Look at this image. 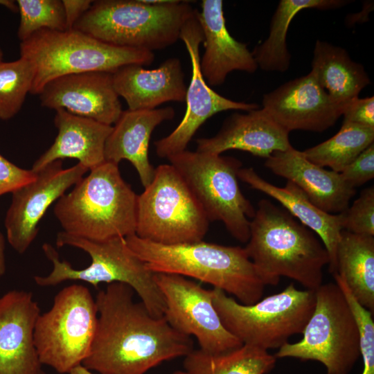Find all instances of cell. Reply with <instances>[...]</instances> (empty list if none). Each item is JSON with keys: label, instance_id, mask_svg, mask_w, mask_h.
<instances>
[{"label": "cell", "instance_id": "35", "mask_svg": "<svg viewBox=\"0 0 374 374\" xmlns=\"http://www.w3.org/2000/svg\"><path fill=\"white\" fill-rule=\"evenodd\" d=\"M339 173L345 182L353 188L373 179L374 143L363 151Z\"/></svg>", "mask_w": 374, "mask_h": 374}, {"label": "cell", "instance_id": "1", "mask_svg": "<svg viewBox=\"0 0 374 374\" xmlns=\"http://www.w3.org/2000/svg\"><path fill=\"white\" fill-rule=\"evenodd\" d=\"M134 291L108 284L95 299L98 319L90 352L82 365L100 374H144L164 361L186 357L191 337L175 330L164 317L150 314Z\"/></svg>", "mask_w": 374, "mask_h": 374}, {"label": "cell", "instance_id": "26", "mask_svg": "<svg viewBox=\"0 0 374 374\" xmlns=\"http://www.w3.org/2000/svg\"><path fill=\"white\" fill-rule=\"evenodd\" d=\"M311 67L320 86L344 108L371 83L363 65L345 48L326 41H316Z\"/></svg>", "mask_w": 374, "mask_h": 374}, {"label": "cell", "instance_id": "18", "mask_svg": "<svg viewBox=\"0 0 374 374\" xmlns=\"http://www.w3.org/2000/svg\"><path fill=\"white\" fill-rule=\"evenodd\" d=\"M40 310L31 292L11 290L0 297V374H38L34 343Z\"/></svg>", "mask_w": 374, "mask_h": 374}, {"label": "cell", "instance_id": "13", "mask_svg": "<svg viewBox=\"0 0 374 374\" xmlns=\"http://www.w3.org/2000/svg\"><path fill=\"white\" fill-rule=\"evenodd\" d=\"M154 279L163 297L164 318L179 332L195 337L200 350L219 354L242 345L222 324L211 290L177 274L154 273Z\"/></svg>", "mask_w": 374, "mask_h": 374}, {"label": "cell", "instance_id": "5", "mask_svg": "<svg viewBox=\"0 0 374 374\" xmlns=\"http://www.w3.org/2000/svg\"><path fill=\"white\" fill-rule=\"evenodd\" d=\"M189 2L94 1L73 29L112 45L153 52L179 39L182 26L195 10Z\"/></svg>", "mask_w": 374, "mask_h": 374}, {"label": "cell", "instance_id": "40", "mask_svg": "<svg viewBox=\"0 0 374 374\" xmlns=\"http://www.w3.org/2000/svg\"><path fill=\"white\" fill-rule=\"evenodd\" d=\"M5 238L0 232V277L6 272Z\"/></svg>", "mask_w": 374, "mask_h": 374}, {"label": "cell", "instance_id": "21", "mask_svg": "<svg viewBox=\"0 0 374 374\" xmlns=\"http://www.w3.org/2000/svg\"><path fill=\"white\" fill-rule=\"evenodd\" d=\"M289 134L262 108H258L230 115L215 136L196 140V150L221 154L229 150H240L267 159L292 145Z\"/></svg>", "mask_w": 374, "mask_h": 374}, {"label": "cell", "instance_id": "14", "mask_svg": "<svg viewBox=\"0 0 374 374\" xmlns=\"http://www.w3.org/2000/svg\"><path fill=\"white\" fill-rule=\"evenodd\" d=\"M179 39L184 43L190 56L192 73L186 90L184 118L170 134L154 142L157 156L166 159L186 150L197 130L213 115L227 110L249 112L259 108L256 103L225 98L206 82L200 69L199 46L204 36L197 19V10H194L182 26Z\"/></svg>", "mask_w": 374, "mask_h": 374}, {"label": "cell", "instance_id": "34", "mask_svg": "<svg viewBox=\"0 0 374 374\" xmlns=\"http://www.w3.org/2000/svg\"><path fill=\"white\" fill-rule=\"evenodd\" d=\"M343 213L344 230L374 236V187L362 190L359 197Z\"/></svg>", "mask_w": 374, "mask_h": 374}, {"label": "cell", "instance_id": "27", "mask_svg": "<svg viewBox=\"0 0 374 374\" xmlns=\"http://www.w3.org/2000/svg\"><path fill=\"white\" fill-rule=\"evenodd\" d=\"M357 301L374 312V236L342 230L337 248L335 269Z\"/></svg>", "mask_w": 374, "mask_h": 374}, {"label": "cell", "instance_id": "43", "mask_svg": "<svg viewBox=\"0 0 374 374\" xmlns=\"http://www.w3.org/2000/svg\"><path fill=\"white\" fill-rule=\"evenodd\" d=\"M172 374H188L185 371H176Z\"/></svg>", "mask_w": 374, "mask_h": 374}, {"label": "cell", "instance_id": "41", "mask_svg": "<svg viewBox=\"0 0 374 374\" xmlns=\"http://www.w3.org/2000/svg\"><path fill=\"white\" fill-rule=\"evenodd\" d=\"M69 374H94L90 370L80 364L73 368Z\"/></svg>", "mask_w": 374, "mask_h": 374}, {"label": "cell", "instance_id": "12", "mask_svg": "<svg viewBox=\"0 0 374 374\" xmlns=\"http://www.w3.org/2000/svg\"><path fill=\"white\" fill-rule=\"evenodd\" d=\"M98 319L96 301L80 284L62 289L49 310L38 316L34 343L41 364L69 373L89 354Z\"/></svg>", "mask_w": 374, "mask_h": 374}, {"label": "cell", "instance_id": "45", "mask_svg": "<svg viewBox=\"0 0 374 374\" xmlns=\"http://www.w3.org/2000/svg\"><path fill=\"white\" fill-rule=\"evenodd\" d=\"M38 374H46L43 371L42 369L39 372Z\"/></svg>", "mask_w": 374, "mask_h": 374}, {"label": "cell", "instance_id": "19", "mask_svg": "<svg viewBox=\"0 0 374 374\" xmlns=\"http://www.w3.org/2000/svg\"><path fill=\"white\" fill-rule=\"evenodd\" d=\"M197 19L204 36V52L200 69L209 87L222 84L229 73L240 71L253 73L258 69L247 44L229 33L224 16L222 0H203Z\"/></svg>", "mask_w": 374, "mask_h": 374}, {"label": "cell", "instance_id": "20", "mask_svg": "<svg viewBox=\"0 0 374 374\" xmlns=\"http://www.w3.org/2000/svg\"><path fill=\"white\" fill-rule=\"evenodd\" d=\"M265 166L274 174L296 184L315 206L328 213L345 211L356 193L355 188L348 185L339 172L313 163L303 151L292 145L273 152L266 159Z\"/></svg>", "mask_w": 374, "mask_h": 374}, {"label": "cell", "instance_id": "7", "mask_svg": "<svg viewBox=\"0 0 374 374\" xmlns=\"http://www.w3.org/2000/svg\"><path fill=\"white\" fill-rule=\"evenodd\" d=\"M20 57L35 69L30 93L39 94L51 80L69 74L101 71L114 73L129 64L146 66L152 51L107 44L75 29H42L21 42Z\"/></svg>", "mask_w": 374, "mask_h": 374}, {"label": "cell", "instance_id": "2", "mask_svg": "<svg viewBox=\"0 0 374 374\" xmlns=\"http://www.w3.org/2000/svg\"><path fill=\"white\" fill-rule=\"evenodd\" d=\"M244 247L265 285H277L281 276L316 290L323 284L328 253L315 233L283 207L267 199L258 203L250 220Z\"/></svg>", "mask_w": 374, "mask_h": 374}, {"label": "cell", "instance_id": "11", "mask_svg": "<svg viewBox=\"0 0 374 374\" xmlns=\"http://www.w3.org/2000/svg\"><path fill=\"white\" fill-rule=\"evenodd\" d=\"M209 222L179 172L170 163L155 168L137 197L135 235L163 244L193 243L203 240Z\"/></svg>", "mask_w": 374, "mask_h": 374}, {"label": "cell", "instance_id": "36", "mask_svg": "<svg viewBox=\"0 0 374 374\" xmlns=\"http://www.w3.org/2000/svg\"><path fill=\"white\" fill-rule=\"evenodd\" d=\"M35 177L36 173L31 170L18 167L0 154V196L12 193Z\"/></svg>", "mask_w": 374, "mask_h": 374}, {"label": "cell", "instance_id": "28", "mask_svg": "<svg viewBox=\"0 0 374 374\" xmlns=\"http://www.w3.org/2000/svg\"><path fill=\"white\" fill-rule=\"evenodd\" d=\"M350 2L348 0H280L271 19L267 38L252 51L258 66L265 71L288 70L291 55L287 45V34L291 21L301 10L337 9Z\"/></svg>", "mask_w": 374, "mask_h": 374}, {"label": "cell", "instance_id": "8", "mask_svg": "<svg viewBox=\"0 0 374 374\" xmlns=\"http://www.w3.org/2000/svg\"><path fill=\"white\" fill-rule=\"evenodd\" d=\"M213 303L225 328L242 344L280 348L302 334L315 305L314 291L290 283L283 291L245 305L222 290H211Z\"/></svg>", "mask_w": 374, "mask_h": 374}, {"label": "cell", "instance_id": "29", "mask_svg": "<svg viewBox=\"0 0 374 374\" xmlns=\"http://www.w3.org/2000/svg\"><path fill=\"white\" fill-rule=\"evenodd\" d=\"M276 359L268 350L242 344L219 354L193 350L185 357L184 367L188 374H266Z\"/></svg>", "mask_w": 374, "mask_h": 374}, {"label": "cell", "instance_id": "23", "mask_svg": "<svg viewBox=\"0 0 374 374\" xmlns=\"http://www.w3.org/2000/svg\"><path fill=\"white\" fill-rule=\"evenodd\" d=\"M175 112L172 107L153 109L123 111L105 145V161L118 164L129 161L134 167L145 188L153 179L155 168L149 160L152 133L161 123L172 120Z\"/></svg>", "mask_w": 374, "mask_h": 374}, {"label": "cell", "instance_id": "6", "mask_svg": "<svg viewBox=\"0 0 374 374\" xmlns=\"http://www.w3.org/2000/svg\"><path fill=\"white\" fill-rule=\"evenodd\" d=\"M56 244L59 247L71 246L83 250L90 256L91 263L84 269H74L71 263L60 259L53 247L45 243L42 249L52 262L53 269L46 276H35L37 285L48 287L66 280H80L97 288L102 283H121L139 295L152 316L163 317L164 300L155 282L154 273L130 250L125 238L93 241L62 231L57 233Z\"/></svg>", "mask_w": 374, "mask_h": 374}, {"label": "cell", "instance_id": "17", "mask_svg": "<svg viewBox=\"0 0 374 374\" xmlns=\"http://www.w3.org/2000/svg\"><path fill=\"white\" fill-rule=\"evenodd\" d=\"M112 74L92 71L57 78L47 83L39 94L41 105L55 110L64 109L112 125L123 112Z\"/></svg>", "mask_w": 374, "mask_h": 374}, {"label": "cell", "instance_id": "25", "mask_svg": "<svg viewBox=\"0 0 374 374\" xmlns=\"http://www.w3.org/2000/svg\"><path fill=\"white\" fill-rule=\"evenodd\" d=\"M55 112L54 124L57 135L30 170L36 172L53 161L66 158L78 159L89 170L104 163L105 142L112 125L75 115L64 109Z\"/></svg>", "mask_w": 374, "mask_h": 374}, {"label": "cell", "instance_id": "33", "mask_svg": "<svg viewBox=\"0 0 374 374\" xmlns=\"http://www.w3.org/2000/svg\"><path fill=\"white\" fill-rule=\"evenodd\" d=\"M356 320L359 332V347L363 368L361 374H374V321L373 314L361 305L352 295L344 280L335 278Z\"/></svg>", "mask_w": 374, "mask_h": 374}, {"label": "cell", "instance_id": "24", "mask_svg": "<svg viewBox=\"0 0 374 374\" xmlns=\"http://www.w3.org/2000/svg\"><path fill=\"white\" fill-rule=\"evenodd\" d=\"M238 177L251 188L262 192L278 202L290 215L319 237L326 249L330 262L329 271L335 269L337 248L344 230V215L328 213L315 206L296 184L287 181L283 187L276 186L262 178L252 168H241Z\"/></svg>", "mask_w": 374, "mask_h": 374}, {"label": "cell", "instance_id": "42", "mask_svg": "<svg viewBox=\"0 0 374 374\" xmlns=\"http://www.w3.org/2000/svg\"><path fill=\"white\" fill-rule=\"evenodd\" d=\"M0 4L6 6L12 11H17L18 10V8L12 1H0Z\"/></svg>", "mask_w": 374, "mask_h": 374}, {"label": "cell", "instance_id": "44", "mask_svg": "<svg viewBox=\"0 0 374 374\" xmlns=\"http://www.w3.org/2000/svg\"><path fill=\"white\" fill-rule=\"evenodd\" d=\"M2 59H3V52L0 48V62H2Z\"/></svg>", "mask_w": 374, "mask_h": 374}, {"label": "cell", "instance_id": "32", "mask_svg": "<svg viewBox=\"0 0 374 374\" xmlns=\"http://www.w3.org/2000/svg\"><path fill=\"white\" fill-rule=\"evenodd\" d=\"M20 22L17 32L21 42L42 29L67 30L60 0H18Z\"/></svg>", "mask_w": 374, "mask_h": 374}, {"label": "cell", "instance_id": "10", "mask_svg": "<svg viewBox=\"0 0 374 374\" xmlns=\"http://www.w3.org/2000/svg\"><path fill=\"white\" fill-rule=\"evenodd\" d=\"M167 159L183 177L209 222H222L235 239L247 243L256 209L240 188V161L187 149Z\"/></svg>", "mask_w": 374, "mask_h": 374}, {"label": "cell", "instance_id": "30", "mask_svg": "<svg viewBox=\"0 0 374 374\" xmlns=\"http://www.w3.org/2000/svg\"><path fill=\"white\" fill-rule=\"evenodd\" d=\"M373 141L374 128L343 122L336 134L303 152L313 163L341 172Z\"/></svg>", "mask_w": 374, "mask_h": 374}, {"label": "cell", "instance_id": "16", "mask_svg": "<svg viewBox=\"0 0 374 374\" xmlns=\"http://www.w3.org/2000/svg\"><path fill=\"white\" fill-rule=\"evenodd\" d=\"M262 109L289 132H322L333 126L344 111L310 71L265 93Z\"/></svg>", "mask_w": 374, "mask_h": 374}, {"label": "cell", "instance_id": "37", "mask_svg": "<svg viewBox=\"0 0 374 374\" xmlns=\"http://www.w3.org/2000/svg\"><path fill=\"white\" fill-rule=\"evenodd\" d=\"M344 123L374 128V97L356 98L344 108Z\"/></svg>", "mask_w": 374, "mask_h": 374}, {"label": "cell", "instance_id": "9", "mask_svg": "<svg viewBox=\"0 0 374 374\" xmlns=\"http://www.w3.org/2000/svg\"><path fill=\"white\" fill-rule=\"evenodd\" d=\"M314 294V308L301 339L287 342L274 356L317 361L327 374H349L361 357L359 332L350 307L336 283L322 284Z\"/></svg>", "mask_w": 374, "mask_h": 374}, {"label": "cell", "instance_id": "39", "mask_svg": "<svg viewBox=\"0 0 374 374\" xmlns=\"http://www.w3.org/2000/svg\"><path fill=\"white\" fill-rule=\"evenodd\" d=\"M373 10V1H365L363 3L362 10L357 13L349 14L346 16L345 22L349 27L353 26L356 23H363L367 21L369 13Z\"/></svg>", "mask_w": 374, "mask_h": 374}, {"label": "cell", "instance_id": "4", "mask_svg": "<svg viewBox=\"0 0 374 374\" xmlns=\"http://www.w3.org/2000/svg\"><path fill=\"white\" fill-rule=\"evenodd\" d=\"M74 186L54 206L64 232L93 241L135 234L138 195L118 164L105 161Z\"/></svg>", "mask_w": 374, "mask_h": 374}, {"label": "cell", "instance_id": "3", "mask_svg": "<svg viewBox=\"0 0 374 374\" xmlns=\"http://www.w3.org/2000/svg\"><path fill=\"white\" fill-rule=\"evenodd\" d=\"M130 250L153 273L188 276L234 296L240 303L253 304L262 296L265 285L244 247L203 240L163 244L135 234L125 238Z\"/></svg>", "mask_w": 374, "mask_h": 374}, {"label": "cell", "instance_id": "31", "mask_svg": "<svg viewBox=\"0 0 374 374\" xmlns=\"http://www.w3.org/2000/svg\"><path fill=\"white\" fill-rule=\"evenodd\" d=\"M34 77V66L26 58L0 62V119L9 120L19 112Z\"/></svg>", "mask_w": 374, "mask_h": 374}, {"label": "cell", "instance_id": "38", "mask_svg": "<svg viewBox=\"0 0 374 374\" xmlns=\"http://www.w3.org/2000/svg\"><path fill=\"white\" fill-rule=\"evenodd\" d=\"M67 30L73 29L75 22L86 12L92 4L91 0H63Z\"/></svg>", "mask_w": 374, "mask_h": 374}, {"label": "cell", "instance_id": "22", "mask_svg": "<svg viewBox=\"0 0 374 374\" xmlns=\"http://www.w3.org/2000/svg\"><path fill=\"white\" fill-rule=\"evenodd\" d=\"M112 75L114 89L126 101L128 109H153L167 102L185 101L187 86L177 57H170L154 69L126 65Z\"/></svg>", "mask_w": 374, "mask_h": 374}, {"label": "cell", "instance_id": "15", "mask_svg": "<svg viewBox=\"0 0 374 374\" xmlns=\"http://www.w3.org/2000/svg\"><path fill=\"white\" fill-rule=\"evenodd\" d=\"M88 170L80 163L64 169L62 160H57L36 172L33 181L11 193L4 224L8 241L17 253H24L35 239L38 224L48 208Z\"/></svg>", "mask_w": 374, "mask_h": 374}]
</instances>
